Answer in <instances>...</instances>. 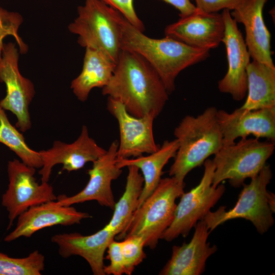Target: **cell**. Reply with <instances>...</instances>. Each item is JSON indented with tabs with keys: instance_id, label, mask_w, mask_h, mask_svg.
I'll use <instances>...</instances> for the list:
<instances>
[{
	"instance_id": "cell-1",
	"label": "cell",
	"mask_w": 275,
	"mask_h": 275,
	"mask_svg": "<svg viewBox=\"0 0 275 275\" xmlns=\"http://www.w3.org/2000/svg\"><path fill=\"white\" fill-rule=\"evenodd\" d=\"M102 94L120 101L136 117L157 118L169 100L158 74L141 56L122 49L113 75Z\"/></svg>"
},
{
	"instance_id": "cell-2",
	"label": "cell",
	"mask_w": 275,
	"mask_h": 275,
	"mask_svg": "<svg viewBox=\"0 0 275 275\" xmlns=\"http://www.w3.org/2000/svg\"><path fill=\"white\" fill-rule=\"evenodd\" d=\"M120 23L121 49L133 51L143 57L156 71L169 95L175 90L176 78L182 70L209 56V49L193 47L168 37L150 38L123 15Z\"/></svg>"
},
{
	"instance_id": "cell-3",
	"label": "cell",
	"mask_w": 275,
	"mask_h": 275,
	"mask_svg": "<svg viewBox=\"0 0 275 275\" xmlns=\"http://www.w3.org/2000/svg\"><path fill=\"white\" fill-rule=\"evenodd\" d=\"M217 111L216 107L211 106L197 117L187 115L175 128L174 134L179 146L169 171L170 177L184 182L189 172L203 164L222 147Z\"/></svg>"
},
{
	"instance_id": "cell-4",
	"label": "cell",
	"mask_w": 275,
	"mask_h": 275,
	"mask_svg": "<svg viewBox=\"0 0 275 275\" xmlns=\"http://www.w3.org/2000/svg\"><path fill=\"white\" fill-rule=\"evenodd\" d=\"M185 183L174 177L161 179L153 192L134 212L125 232L116 237L123 240L131 236L143 237L145 246L154 249L172 223L176 200L184 193Z\"/></svg>"
},
{
	"instance_id": "cell-5",
	"label": "cell",
	"mask_w": 275,
	"mask_h": 275,
	"mask_svg": "<svg viewBox=\"0 0 275 275\" xmlns=\"http://www.w3.org/2000/svg\"><path fill=\"white\" fill-rule=\"evenodd\" d=\"M78 16L68 25L69 31L78 35L82 47L101 51L117 64L121 50V30L119 11L99 0H85L77 8Z\"/></svg>"
},
{
	"instance_id": "cell-6",
	"label": "cell",
	"mask_w": 275,
	"mask_h": 275,
	"mask_svg": "<svg viewBox=\"0 0 275 275\" xmlns=\"http://www.w3.org/2000/svg\"><path fill=\"white\" fill-rule=\"evenodd\" d=\"M274 142L258 138H241L237 143L223 146L214 154L212 185L228 180L231 185L240 187L247 178L256 176L273 153Z\"/></svg>"
},
{
	"instance_id": "cell-7",
	"label": "cell",
	"mask_w": 275,
	"mask_h": 275,
	"mask_svg": "<svg viewBox=\"0 0 275 275\" xmlns=\"http://www.w3.org/2000/svg\"><path fill=\"white\" fill-rule=\"evenodd\" d=\"M269 165H265L259 173L243 184L235 205L226 211L225 206L210 211L203 220L210 232L226 222L241 218L250 221L260 234L266 233L274 224L273 211L269 204V192L267 186L272 179Z\"/></svg>"
},
{
	"instance_id": "cell-8",
	"label": "cell",
	"mask_w": 275,
	"mask_h": 275,
	"mask_svg": "<svg viewBox=\"0 0 275 275\" xmlns=\"http://www.w3.org/2000/svg\"><path fill=\"white\" fill-rule=\"evenodd\" d=\"M204 170L200 183L187 193H183L177 204L174 218L163 233L161 239L167 241L182 236L186 237L197 223L203 219L210 209L220 200L225 186L212 185L215 166L212 160L207 159L203 163Z\"/></svg>"
},
{
	"instance_id": "cell-9",
	"label": "cell",
	"mask_w": 275,
	"mask_h": 275,
	"mask_svg": "<svg viewBox=\"0 0 275 275\" xmlns=\"http://www.w3.org/2000/svg\"><path fill=\"white\" fill-rule=\"evenodd\" d=\"M7 170L9 184L2 196V205L8 213L9 230L14 220L29 208L56 201L57 197L48 182L36 181L35 168L14 159L8 162Z\"/></svg>"
},
{
	"instance_id": "cell-10",
	"label": "cell",
	"mask_w": 275,
	"mask_h": 275,
	"mask_svg": "<svg viewBox=\"0 0 275 275\" xmlns=\"http://www.w3.org/2000/svg\"><path fill=\"white\" fill-rule=\"evenodd\" d=\"M18 60L19 52L15 44H4L0 60V81L6 85V95L0 101V105L16 116V127L25 132L32 126L29 107L35 90L33 82L21 74Z\"/></svg>"
},
{
	"instance_id": "cell-11",
	"label": "cell",
	"mask_w": 275,
	"mask_h": 275,
	"mask_svg": "<svg viewBox=\"0 0 275 275\" xmlns=\"http://www.w3.org/2000/svg\"><path fill=\"white\" fill-rule=\"evenodd\" d=\"M107 109L119 124L120 141L117 159L151 154L159 148L160 146L156 144L153 135V126L155 119L154 116H133L127 112L120 101L111 97H108Z\"/></svg>"
},
{
	"instance_id": "cell-12",
	"label": "cell",
	"mask_w": 275,
	"mask_h": 275,
	"mask_svg": "<svg viewBox=\"0 0 275 275\" xmlns=\"http://www.w3.org/2000/svg\"><path fill=\"white\" fill-rule=\"evenodd\" d=\"M225 32L222 39L226 47L228 68L224 77L218 81V89L231 95L236 101L245 97L248 90L246 67L250 62L248 51L242 34L237 23L231 16L230 11L222 12Z\"/></svg>"
},
{
	"instance_id": "cell-13",
	"label": "cell",
	"mask_w": 275,
	"mask_h": 275,
	"mask_svg": "<svg viewBox=\"0 0 275 275\" xmlns=\"http://www.w3.org/2000/svg\"><path fill=\"white\" fill-rule=\"evenodd\" d=\"M118 145V141L112 142L106 153L92 162V168L88 171L89 180L82 190L71 196L59 195L57 201L62 205L72 206L95 201L102 206L113 209L116 202L111 183L122 172L117 164Z\"/></svg>"
},
{
	"instance_id": "cell-14",
	"label": "cell",
	"mask_w": 275,
	"mask_h": 275,
	"mask_svg": "<svg viewBox=\"0 0 275 275\" xmlns=\"http://www.w3.org/2000/svg\"><path fill=\"white\" fill-rule=\"evenodd\" d=\"M106 152L90 136L87 127L83 125L79 136L74 142L66 144L56 141L51 148L39 151L42 161L39 171L41 182H48L55 165L63 164L62 170L68 172L77 171L87 162L97 160Z\"/></svg>"
},
{
	"instance_id": "cell-15",
	"label": "cell",
	"mask_w": 275,
	"mask_h": 275,
	"mask_svg": "<svg viewBox=\"0 0 275 275\" xmlns=\"http://www.w3.org/2000/svg\"><path fill=\"white\" fill-rule=\"evenodd\" d=\"M224 32L222 14L207 13L197 8L193 13L180 17L164 29L166 37L193 47L209 50L218 46Z\"/></svg>"
},
{
	"instance_id": "cell-16",
	"label": "cell",
	"mask_w": 275,
	"mask_h": 275,
	"mask_svg": "<svg viewBox=\"0 0 275 275\" xmlns=\"http://www.w3.org/2000/svg\"><path fill=\"white\" fill-rule=\"evenodd\" d=\"M216 117L223 135V146L230 145L238 138L250 135L275 141V107L249 110L235 109L231 113L217 110Z\"/></svg>"
},
{
	"instance_id": "cell-17",
	"label": "cell",
	"mask_w": 275,
	"mask_h": 275,
	"mask_svg": "<svg viewBox=\"0 0 275 275\" xmlns=\"http://www.w3.org/2000/svg\"><path fill=\"white\" fill-rule=\"evenodd\" d=\"M91 217L87 212L79 211L72 206L60 204L57 200L32 206L17 218L15 228L4 238L11 242L21 237H30L35 233L47 227L55 226H71L79 224L86 218Z\"/></svg>"
},
{
	"instance_id": "cell-18",
	"label": "cell",
	"mask_w": 275,
	"mask_h": 275,
	"mask_svg": "<svg viewBox=\"0 0 275 275\" xmlns=\"http://www.w3.org/2000/svg\"><path fill=\"white\" fill-rule=\"evenodd\" d=\"M194 228L193 236L188 243L173 246L171 257L159 274L200 275L204 272L207 260L217 248L207 242L210 232L203 219Z\"/></svg>"
},
{
	"instance_id": "cell-19",
	"label": "cell",
	"mask_w": 275,
	"mask_h": 275,
	"mask_svg": "<svg viewBox=\"0 0 275 275\" xmlns=\"http://www.w3.org/2000/svg\"><path fill=\"white\" fill-rule=\"evenodd\" d=\"M267 1L244 0L230 14L237 23L244 26V41L251 58L275 67L271 57L270 34L263 17V10Z\"/></svg>"
},
{
	"instance_id": "cell-20",
	"label": "cell",
	"mask_w": 275,
	"mask_h": 275,
	"mask_svg": "<svg viewBox=\"0 0 275 275\" xmlns=\"http://www.w3.org/2000/svg\"><path fill=\"white\" fill-rule=\"evenodd\" d=\"M116 234L105 227L95 233L82 235L77 232L55 234L52 242L58 248L59 255L64 258L76 255L83 258L94 275H105L104 255Z\"/></svg>"
},
{
	"instance_id": "cell-21",
	"label": "cell",
	"mask_w": 275,
	"mask_h": 275,
	"mask_svg": "<svg viewBox=\"0 0 275 275\" xmlns=\"http://www.w3.org/2000/svg\"><path fill=\"white\" fill-rule=\"evenodd\" d=\"M178 146L176 139L172 141L166 140L156 151L148 155L133 158L117 159V164L120 168L134 166L142 172L144 185L137 208L158 184L161 179L163 167L171 158L174 157Z\"/></svg>"
},
{
	"instance_id": "cell-22",
	"label": "cell",
	"mask_w": 275,
	"mask_h": 275,
	"mask_svg": "<svg viewBox=\"0 0 275 275\" xmlns=\"http://www.w3.org/2000/svg\"><path fill=\"white\" fill-rule=\"evenodd\" d=\"M81 72L71 83L77 98L86 101L91 91L103 88L109 81L116 64L98 49L86 47Z\"/></svg>"
},
{
	"instance_id": "cell-23",
	"label": "cell",
	"mask_w": 275,
	"mask_h": 275,
	"mask_svg": "<svg viewBox=\"0 0 275 275\" xmlns=\"http://www.w3.org/2000/svg\"><path fill=\"white\" fill-rule=\"evenodd\" d=\"M246 73L248 95L240 107L249 110L275 107V67L253 60Z\"/></svg>"
},
{
	"instance_id": "cell-24",
	"label": "cell",
	"mask_w": 275,
	"mask_h": 275,
	"mask_svg": "<svg viewBox=\"0 0 275 275\" xmlns=\"http://www.w3.org/2000/svg\"><path fill=\"white\" fill-rule=\"evenodd\" d=\"M127 168L128 172L124 192L115 203L112 217L105 226L116 234L115 237L121 235L129 224L138 208L144 185V178L139 169L134 166Z\"/></svg>"
},
{
	"instance_id": "cell-25",
	"label": "cell",
	"mask_w": 275,
	"mask_h": 275,
	"mask_svg": "<svg viewBox=\"0 0 275 275\" xmlns=\"http://www.w3.org/2000/svg\"><path fill=\"white\" fill-rule=\"evenodd\" d=\"M0 143L13 151L26 165L35 169L41 168L42 161L39 152L31 149L24 138L10 122L0 105Z\"/></svg>"
},
{
	"instance_id": "cell-26",
	"label": "cell",
	"mask_w": 275,
	"mask_h": 275,
	"mask_svg": "<svg viewBox=\"0 0 275 275\" xmlns=\"http://www.w3.org/2000/svg\"><path fill=\"white\" fill-rule=\"evenodd\" d=\"M45 257L38 250L23 258H14L0 252V275H40Z\"/></svg>"
},
{
	"instance_id": "cell-27",
	"label": "cell",
	"mask_w": 275,
	"mask_h": 275,
	"mask_svg": "<svg viewBox=\"0 0 275 275\" xmlns=\"http://www.w3.org/2000/svg\"><path fill=\"white\" fill-rule=\"evenodd\" d=\"M121 243V250L125 264V274L130 275L136 266L146 258L144 252L145 241L143 237L131 236L125 238Z\"/></svg>"
},
{
	"instance_id": "cell-28",
	"label": "cell",
	"mask_w": 275,
	"mask_h": 275,
	"mask_svg": "<svg viewBox=\"0 0 275 275\" xmlns=\"http://www.w3.org/2000/svg\"><path fill=\"white\" fill-rule=\"evenodd\" d=\"M107 258L110 264L104 266L105 274L122 275L125 274V264L121 250V241L114 239L109 244Z\"/></svg>"
},
{
	"instance_id": "cell-29",
	"label": "cell",
	"mask_w": 275,
	"mask_h": 275,
	"mask_svg": "<svg viewBox=\"0 0 275 275\" xmlns=\"http://www.w3.org/2000/svg\"><path fill=\"white\" fill-rule=\"evenodd\" d=\"M119 11L136 29L143 32L144 25L138 16L133 6V0H99Z\"/></svg>"
},
{
	"instance_id": "cell-30",
	"label": "cell",
	"mask_w": 275,
	"mask_h": 275,
	"mask_svg": "<svg viewBox=\"0 0 275 275\" xmlns=\"http://www.w3.org/2000/svg\"><path fill=\"white\" fill-rule=\"evenodd\" d=\"M244 0H195L197 9L207 13H217L220 10H233Z\"/></svg>"
},
{
	"instance_id": "cell-31",
	"label": "cell",
	"mask_w": 275,
	"mask_h": 275,
	"mask_svg": "<svg viewBox=\"0 0 275 275\" xmlns=\"http://www.w3.org/2000/svg\"><path fill=\"white\" fill-rule=\"evenodd\" d=\"M171 4L179 12L180 17H184L193 13L196 9L191 0H162Z\"/></svg>"
}]
</instances>
